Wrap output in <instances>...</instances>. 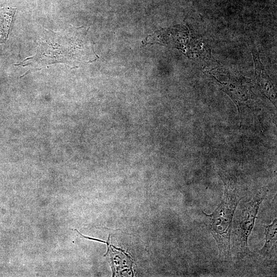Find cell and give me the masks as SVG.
Wrapping results in <instances>:
<instances>
[{"label": "cell", "instance_id": "6", "mask_svg": "<svg viewBox=\"0 0 277 277\" xmlns=\"http://www.w3.org/2000/svg\"><path fill=\"white\" fill-rule=\"evenodd\" d=\"M16 9L10 6L0 8V44L7 39Z\"/></svg>", "mask_w": 277, "mask_h": 277}, {"label": "cell", "instance_id": "5", "mask_svg": "<svg viewBox=\"0 0 277 277\" xmlns=\"http://www.w3.org/2000/svg\"><path fill=\"white\" fill-rule=\"evenodd\" d=\"M265 234V244L259 253L264 258H271L276 252V219L266 226Z\"/></svg>", "mask_w": 277, "mask_h": 277}, {"label": "cell", "instance_id": "1", "mask_svg": "<svg viewBox=\"0 0 277 277\" xmlns=\"http://www.w3.org/2000/svg\"><path fill=\"white\" fill-rule=\"evenodd\" d=\"M225 190L222 202L213 213L208 215L209 229L215 240L221 259L231 260L230 235L232 219L242 196L235 183L223 180Z\"/></svg>", "mask_w": 277, "mask_h": 277}, {"label": "cell", "instance_id": "3", "mask_svg": "<svg viewBox=\"0 0 277 277\" xmlns=\"http://www.w3.org/2000/svg\"><path fill=\"white\" fill-rule=\"evenodd\" d=\"M74 230L85 239L98 241L107 244V251L104 255V256H107L108 258L109 262L112 269L113 276H114L116 272L122 271V270L125 269H127L129 270H130L133 273L132 271V265L133 261L132 258L124 250L117 248L109 244L110 235H109L107 241L105 242L95 238L84 236L77 229Z\"/></svg>", "mask_w": 277, "mask_h": 277}, {"label": "cell", "instance_id": "4", "mask_svg": "<svg viewBox=\"0 0 277 277\" xmlns=\"http://www.w3.org/2000/svg\"><path fill=\"white\" fill-rule=\"evenodd\" d=\"M255 65L256 77L264 92L269 98L275 97V91L270 82L259 58L258 53L255 49L252 50Z\"/></svg>", "mask_w": 277, "mask_h": 277}, {"label": "cell", "instance_id": "2", "mask_svg": "<svg viewBox=\"0 0 277 277\" xmlns=\"http://www.w3.org/2000/svg\"><path fill=\"white\" fill-rule=\"evenodd\" d=\"M266 188L260 189L244 207L235 222L233 231V248L239 255L251 252L248 248V238L251 232L259 206L267 194Z\"/></svg>", "mask_w": 277, "mask_h": 277}]
</instances>
